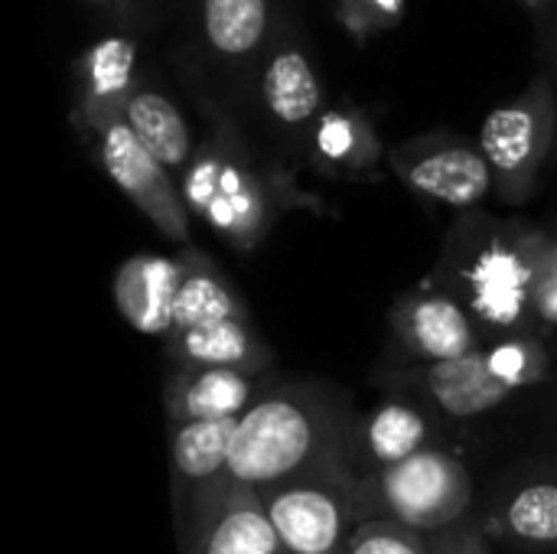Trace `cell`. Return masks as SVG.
I'll use <instances>...</instances> for the list:
<instances>
[{"label": "cell", "mask_w": 557, "mask_h": 554, "mask_svg": "<svg viewBox=\"0 0 557 554\" xmlns=\"http://www.w3.org/2000/svg\"><path fill=\"white\" fill-rule=\"evenodd\" d=\"M352 431L356 418L349 415L346 398L323 385L297 382L264 389L238 421L232 441V483L261 493L320 470H359Z\"/></svg>", "instance_id": "6da1fadb"}, {"label": "cell", "mask_w": 557, "mask_h": 554, "mask_svg": "<svg viewBox=\"0 0 557 554\" xmlns=\"http://www.w3.org/2000/svg\"><path fill=\"white\" fill-rule=\"evenodd\" d=\"M532 232V222L473 209L460 212L444 238L434 281L476 317L486 340L535 330Z\"/></svg>", "instance_id": "7a4b0ae2"}, {"label": "cell", "mask_w": 557, "mask_h": 554, "mask_svg": "<svg viewBox=\"0 0 557 554\" xmlns=\"http://www.w3.org/2000/svg\"><path fill=\"white\" fill-rule=\"evenodd\" d=\"M552 372L555 359L548 336L532 330L490 340L483 349L463 359L418 366L405 372V382L414 395H421L424 405H431L444 418L473 421L503 408L509 398L545 385Z\"/></svg>", "instance_id": "3957f363"}, {"label": "cell", "mask_w": 557, "mask_h": 554, "mask_svg": "<svg viewBox=\"0 0 557 554\" xmlns=\"http://www.w3.org/2000/svg\"><path fill=\"white\" fill-rule=\"evenodd\" d=\"M180 189L189 216H199L238 251L264 245L277 222V193L242 137L228 131L225 118H219L215 134L196 147L193 163L180 176Z\"/></svg>", "instance_id": "277c9868"}, {"label": "cell", "mask_w": 557, "mask_h": 554, "mask_svg": "<svg viewBox=\"0 0 557 554\" xmlns=\"http://www.w3.org/2000/svg\"><path fill=\"white\" fill-rule=\"evenodd\" d=\"M473 477L463 460L444 447H428L405 464L359 480L362 522L388 519L421 535H447L470 522Z\"/></svg>", "instance_id": "5b68a950"}, {"label": "cell", "mask_w": 557, "mask_h": 554, "mask_svg": "<svg viewBox=\"0 0 557 554\" xmlns=\"http://www.w3.org/2000/svg\"><path fill=\"white\" fill-rule=\"evenodd\" d=\"M555 137L557 85L548 72H539L519 98L490 111L480 127V150L493 170L496 196L506 206H522L532 199Z\"/></svg>", "instance_id": "8992f818"}, {"label": "cell", "mask_w": 557, "mask_h": 554, "mask_svg": "<svg viewBox=\"0 0 557 554\" xmlns=\"http://www.w3.org/2000/svg\"><path fill=\"white\" fill-rule=\"evenodd\" d=\"M356 467L307 473L261 490L264 513L287 554H343L362 526Z\"/></svg>", "instance_id": "52a82bcc"}, {"label": "cell", "mask_w": 557, "mask_h": 554, "mask_svg": "<svg viewBox=\"0 0 557 554\" xmlns=\"http://www.w3.org/2000/svg\"><path fill=\"white\" fill-rule=\"evenodd\" d=\"M91 144L101 170L111 176V183L147 216V222L176 245H193V225H189V206L183 199L180 180L140 144V137L131 131L121 111L98 114L85 124H78Z\"/></svg>", "instance_id": "ba28073f"}, {"label": "cell", "mask_w": 557, "mask_h": 554, "mask_svg": "<svg viewBox=\"0 0 557 554\" xmlns=\"http://www.w3.org/2000/svg\"><path fill=\"white\" fill-rule=\"evenodd\" d=\"M238 421L170 424V487L180 554L212 522L232 483V441Z\"/></svg>", "instance_id": "9c48e42d"}, {"label": "cell", "mask_w": 557, "mask_h": 554, "mask_svg": "<svg viewBox=\"0 0 557 554\" xmlns=\"http://www.w3.org/2000/svg\"><path fill=\"white\" fill-rule=\"evenodd\" d=\"M388 163L414 196L457 212H473L490 193H496L480 140H467L454 131L411 137L388 153Z\"/></svg>", "instance_id": "30bf717a"}, {"label": "cell", "mask_w": 557, "mask_h": 554, "mask_svg": "<svg viewBox=\"0 0 557 554\" xmlns=\"http://www.w3.org/2000/svg\"><path fill=\"white\" fill-rule=\"evenodd\" d=\"M251 88H255L264 121L277 134H284L287 140L310 144L313 127L326 114L323 85H320V72L310 59L307 42L294 29L287 13L277 23L274 36L258 62Z\"/></svg>", "instance_id": "8fae6325"}, {"label": "cell", "mask_w": 557, "mask_h": 554, "mask_svg": "<svg viewBox=\"0 0 557 554\" xmlns=\"http://www.w3.org/2000/svg\"><path fill=\"white\" fill-rule=\"evenodd\" d=\"M186 20L199 62L212 72L251 85L258 62L284 20L277 0H186Z\"/></svg>", "instance_id": "7c38bea8"}, {"label": "cell", "mask_w": 557, "mask_h": 554, "mask_svg": "<svg viewBox=\"0 0 557 554\" xmlns=\"http://www.w3.org/2000/svg\"><path fill=\"white\" fill-rule=\"evenodd\" d=\"M398 346L421 366L463 359L490 340L476 317L437 281L408 291L388 313Z\"/></svg>", "instance_id": "4fadbf2b"}, {"label": "cell", "mask_w": 557, "mask_h": 554, "mask_svg": "<svg viewBox=\"0 0 557 554\" xmlns=\"http://www.w3.org/2000/svg\"><path fill=\"white\" fill-rule=\"evenodd\" d=\"M476 522L512 552H557V470L512 480Z\"/></svg>", "instance_id": "5bb4252c"}, {"label": "cell", "mask_w": 557, "mask_h": 554, "mask_svg": "<svg viewBox=\"0 0 557 554\" xmlns=\"http://www.w3.org/2000/svg\"><path fill=\"white\" fill-rule=\"evenodd\" d=\"M264 395L261 376L235 369H173L163 389L170 424L242 421L245 411Z\"/></svg>", "instance_id": "9a60e30c"}, {"label": "cell", "mask_w": 557, "mask_h": 554, "mask_svg": "<svg viewBox=\"0 0 557 554\" xmlns=\"http://www.w3.org/2000/svg\"><path fill=\"white\" fill-rule=\"evenodd\" d=\"M183 281L180 255H153L140 251L121 261L114 271V304L127 327L144 336L166 340L173 333L176 294Z\"/></svg>", "instance_id": "2e32d148"}, {"label": "cell", "mask_w": 557, "mask_h": 554, "mask_svg": "<svg viewBox=\"0 0 557 554\" xmlns=\"http://www.w3.org/2000/svg\"><path fill=\"white\" fill-rule=\"evenodd\" d=\"M428 447H434V418L418 402L388 398L369 415L356 418L352 451L362 477L405 464Z\"/></svg>", "instance_id": "e0dca14e"}, {"label": "cell", "mask_w": 557, "mask_h": 554, "mask_svg": "<svg viewBox=\"0 0 557 554\" xmlns=\"http://www.w3.org/2000/svg\"><path fill=\"white\" fill-rule=\"evenodd\" d=\"M176 369H235L264 376L274 362L271 346L255 333L251 320H222L183 330L163 340Z\"/></svg>", "instance_id": "ac0fdd59"}, {"label": "cell", "mask_w": 557, "mask_h": 554, "mask_svg": "<svg viewBox=\"0 0 557 554\" xmlns=\"http://www.w3.org/2000/svg\"><path fill=\"white\" fill-rule=\"evenodd\" d=\"M180 264H183V281L176 294L173 333L222 323V320H251L248 304L209 255H202L196 245H186L180 248Z\"/></svg>", "instance_id": "d6986e66"}, {"label": "cell", "mask_w": 557, "mask_h": 554, "mask_svg": "<svg viewBox=\"0 0 557 554\" xmlns=\"http://www.w3.org/2000/svg\"><path fill=\"white\" fill-rule=\"evenodd\" d=\"M183 554H287L255 490L232 487L212 522Z\"/></svg>", "instance_id": "ffe728a7"}, {"label": "cell", "mask_w": 557, "mask_h": 554, "mask_svg": "<svg viewBox=\"0 0 557 554\" xmlns=\"http://www.w3.org/2000/svg\"><path fill=\"white\" fill-rule=\"evenodd\" d=\"M140 82L134 78V39H101L75 65V121L85 124L98 114L121 111L124 98Z\"/></svg>", "instance_id": "44dd1931"}, {"label": "cell", "mask_w": 557, "mask_h": 554, "mask_svg": "<svg viewBox=\"0 0 557 554\" xmlns=\"http://www.w3.org/2000/svg\"><path fill=\"white\" fill-rule=\"evenodd\" d=\"M124 121L131 124V131L140 137V144L180 180L183 170L193 163L196 147H193V134L189 124L183 118V111L160 91L150 85H137L124 104H121Z\"/></svg>", "instance_id": "7402d4cb"}, {"label": "cell", "mask_w": 557, "mask_h": 554, "mask_svg": "<svg viewBox=\"0 0 557 554\" xmlns=\"http://www.w3.org/2000/svg\"><path fill=\"white\" fill-rule=\"evenodd\" d=\"M307 147L313 163L333 176H372L382 157L375 131L356 111H326Z\"/></svg>", "instance_id": "603a6c76"}, {"label": "cell", "mask_w": 557, "mask_h": 554, "mask_svg": "<svg viewBox=\"0 0 557 554\" xmlns=\"http://www.w3.org/2000/svg\"><path fill=\"white\" fill-rule=\"evenodd\" d=\"M532 313L535 330L552 336L557 330V235L539 225L532 232Z\"/></svg>", "instance_id": "cb8c5ba5"}, {"label": "cell", "mask_w": 557, "mask_h": 554, "mask_svg": "<svg viewBox=\"0 0 557 554\" xmlns=\"http://www.w3.org/2000/svg\"><path fill=\"white\" fill-rule=\"evenodd\" d=\"M343 554H441V545L437 539L405 529L398 522L369 519L352 532Z\"/></svg>", "instance_id": "d4e9b609"}, {"label": "cell", "mask_w": 557, "mask_h": 554, "mask_svg": "<svg viewBox=\"0 0 557 554\" xmlns=\"http://www.w3.org/2000/svg\"><path fill=\"white\" fill-rule=\"evenodd\" d=\"M535 13V33H539V52L548 62V75L557 85V0H529Z\"/></svg>", "instance_id": "484cf974"}, {"label": "cell", "mask_w": 557, "mask_h": 554, "mask_svg": "<svg viewBox=\"0 0 557 554\" xmlns=\"http://www.w3.org/2000/svg\"><path fill=\"white\" fill-rule=\"evenodd\" d=\"M437 545H441V554H496L490 535L483 532V526L476 519L463 522L460 529H454L447 535H437Z\"/></svg>", "instance_id": "4316f807"}, {"label": "cell", "mask_w": 557, "mask_h": 554, "mask_svg": "<svg viewBox=\"0 0 557 554\" xmlns=\"http://www.w3.org/2000/svg\"><path fill=\"white\" fill-rule=\"evenodd\" d=\"M157 0H117L114 3V23L124 29H147L153 23Z\"/></svg>", "instance_id": "83f0119b"}, {"label": "cell", "mask_w": 557, "mask_h": 554, "mask_svg": "<svg viewBox=\"0 0 557 554\" xmlns=\"http://www.w3.org/2000/svg\"><path fill=\"white\" fill-rule=\"evenodd\" d=\"M88 10H95V13H104V16H111L114 20V3L117 0H82Z\"/></svg>", "instance_id": "f1b7e54d"}]
</instances>
